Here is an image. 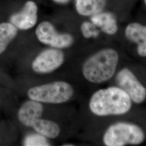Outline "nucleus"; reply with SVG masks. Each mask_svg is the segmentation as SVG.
Listing matches in <instances>:
<instances>
[{"label": "nucleus", "mask_w": 146, "mask_h": 146, "mask_svg": "<svg viewBox=\"0 0 146 146\" xmlns=\"http://www.w3.org/2000/svg\"><path fill=\"white\" fill-rule=\"evenodd\" d=\"M23 144L26 146H49V143L46 137L38 133L31 134L27 136Z\"/></svg>", "instance_id": "nucleus-15"}, {"label": "nucleus", "mask_w": 146, "mask_h": 146, "mask_svg": "<svg viewBox=\"0 0 146 146\" xmlns=\"http://www.w3.org/2000/svg\"><path fill=\"white\" fill-rule=\"evenodd\" d=\"M43 111L41 103L31 99L21 106L18 111V119L23 125L31 127L35 120L40 118Z\"/></svg>", "instance_id": "nucleus-10"}, {"label": "nucleus", "mask_w": 146, "mask_h": 146, "mask_svg": "<svg viewBox=\"0 0 146 146\" xmlns=\"http://www.w3.org/2000/svg\"><path fill=\"white\" fill-rule=\"evenodd\" d=\"M119 55L113 48L100 50L88 58L82 66L84 78L93 84L105 82L115 75Z\"/></svg>", "instance_id": "nucleus-2"}, {"label": "nucleus", "mask_w": 146, "mask_h": 146, "mask_svg": "<svg viewBox=\"0 0 146 146\" xmlns=\"http://www.w3.org/2000/svg\"><path fill=\"white\" fill-rule=\"evenodd\" d=\"M144 1V2H145V4L146 5V0H143Z\"/></svg>", "instance_id": "nucleus-18"}, {"label": "nucleus", "mask_w": 146, "mask_h": 146, "mask_svg": "<svg viewBox=\"0 0 146 146\" xmlns=\"http://www.w3.org/2000/svg\"><path fill=\"white\" fill-rule=\"evenodd\" d=\"M31 127L37 133L52 139L56 138L60 133V127L56 122L40 118L35 121Z\"/></svg>", "instance_id": "nucleus-13"}, {"label": "nucleus", "mask_w": 146, "mask_h": 146, "mask_svg": "<svg viewBox=\"0 0 146 146\" xmlns=\"http://www.w3.org/2000/svg\"><path fill=\"white\" fill-rule=\"evenodd\" d=\"M37 11L38 8L36 3L28 1L20 11L11 16V23L19 29H29L36 24Z\"/></svg>", "instance_id": "nucleus-8"}, {"label": "nucleus", "mask_w": 146, "mask_h": 146, "mask_svg": "<svg viewBox=\"0 0 146 146\" xmlns=\"http://www.w3.org/2000/svg\"><path fill=\"white\" fill-rule=\"evenodd\" d=\"M140 126L127 122H118L110 125L104 132L103 142L107 146L139 145L145 140Z\"/></svg>", "instance_id": "nucleus-3"}, {"label": "nucleus", "mask_w": 146, "mask_h": 146, "mask_svg": "<svg viewBox=\"0 0 146 146\" xmlns=\"http://www.w3.org/2000/svg\"><path fill=\"white\" fill-rule=\"evenodd\" d=\"M35 33L40 42L53 48H67L70 47L74 42L72 35L58 33L48 21L40 23L37 27Z\"/></svg>", "instance_id": "nucleus-5"}, {"label": "nucleus", "mask_w": 146, "mask_h": 146, "mask_svg": "<svg viewBox=\"0 0 146 146\" xmlns=\"http://www.w3.org/2000/svg\"><path fill=\"white\" fill-rule=\"evenodd\" d=\"M125 36L129 41L137 44L139 56L146 57V26L137 22H132L125 27Z\"/></svg>", "instance_id": "nucleus-9"}, {"label": "nucleus", "mask_w": 146, "mask_h": 146, "mask_svg": "<svg viewBox=\"0 0 146 146\" xmlns=\"http://www.w3.org/2000/svg\"><path fill=\"white\" fill-rule=\"evenodd\" d=\"M74 93L70 84L56 81L32 87L28 91V96L30 99L41 103L60 104L72 99Z\"/></svg>", "instance_id": "nucleus-4"}, {"label": "nucleus", "mask_w": 146, "mask_h": 146, "mask_svg": "<svg viewBox=\"0 0 146 146\" xmlns=\"http://www.w3.org/2000/svg\"><path fill=\"white\" fill-rule=\"evenodd\" d=\"M116 81L131 98L133 102L140 104L146 99V88L129 68H122L116 76Z\"/></svg>", "instance_id": "nucleus-6"}, {"label": "nucleus", "mask_w": 146, "mask_h": 146, "mask_svg": "<svg viewBox=\"0 0 146 146\" xmlns=\"http://www.w3.org/2000/svg\"><path fill=\"white\" fill-rule=\"evenodd\" d=\"M17 28L7 22L0 23V54L5 51L8 44L16 36Z\"/></svg>", "instance_id": "nucleus-14"}, {"label": "nucleus", "mask_w": 146, "mask_h": 146, "mask_svg": "<svg viewBox=\"0 0 146 146\" xmlns=\"http://www.w3.org/2000/svg\"><path fill=\"white\" fill-rule=\"evenodd\" d=\"M92 22L84 21L81 26V31L83 36L86 38L96 37L99 35V31Z\"/></svg>", "instance_id": "nucleus-16"}, {"label": "nucleus", "mask_w": 146, "mask_h": 146, "mask_svg": "<svg viewBox=\"0 0 146 146\" xmlns=\"http://www.w3.org/2000/svg\"><path fill=\"white\" fill-rule=\"evenodd\" d=\"M52 1L58 4H66L70 1V0H52Z\"/></svg>", "instance_id": "nucleus-17"}, {"label": "nucleus", "mask_w": 146, "mask_h": 146, "mask_svg": "<svg viewBox=\"0 0 146 146\" xmlns=\"http://www.w3.org/2000/svg\"><path fill=\"white\" fill-rule=\"evenodd\" d=\"M132 102L122 89L112 86L95 92L89 101V107L93 114L99 116L122 115L130 111Z\"/></svg>", "instance_id": "nucleus-1"}, {"label": "nucleus", "mask_w": 146, "mask_h": 146, "mask_svg": "<svg viewBox=\"0 0 146 146\" xmlns=\"http://www.w3.org/2000/svg\"><path fill=\"white\" fill-rule=\"evenodd\" d=\"M107 0H75V8L80 15L92 16L102 11Z\"/></svg>", "instance_id": "nucleus-12"}, {"label": "nucleus", "mask_w": 146, "mask_h": 146, "mask_svg": "<svg viewBox=\"0 0 146 146\" xmlns=\"http://www.w3.org/2000/svg\"><path fill=\"white\" fill-rule=\"evenodd\" d=\"M64 55L59 49L50 48L44 50L38 55L32 62L31 67L35 73H52L62 65Z\"/></svg>", "instance_id": "nucleus-7"}, {"label": "nucleus", "mask_w": 146, "mask_h": 146, "mask_svg": "<svg viewBox=\"0 0 146 146\" xmlns=\"http://www.w3.org/2000/svg\"><path fill=\"white\" fill-rule=\"evenodd\" d=\"M90 20L95 26L109 35H113L118 31L116 19L111 13L101 11L91 16Z\"/></svg>", "instance_id": "nucleus-11"}]
</instances>
